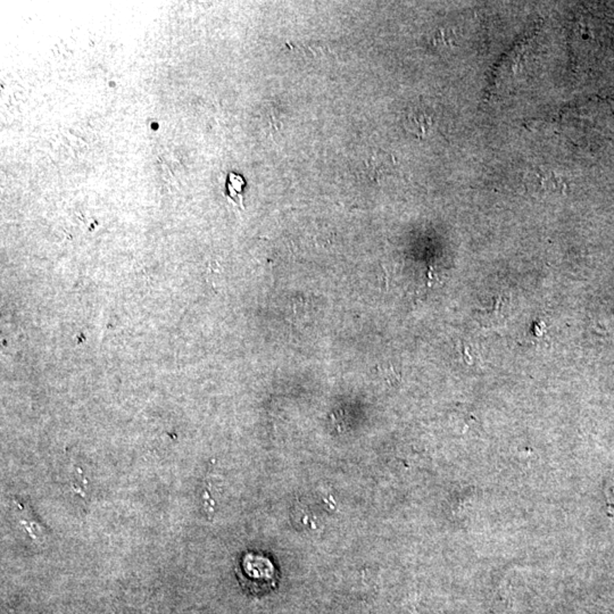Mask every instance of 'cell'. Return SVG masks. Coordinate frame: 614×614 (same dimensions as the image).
Instances as JSON below:
<instances>
[{"mask_svg":"<svg viewBox=\"0 0 614 614\" xmlns=\"http://www.w3.org/2000/svg\"><path fill=\"white\" fill-rule=\"evenodd\" d=\"M237 574L242 587L253 594L270 591L277 584V572L271 561L254 553L246 554L240 559Z\"/></svg>","mask_w":614,"mask_h":614,"instance_id":"6da1fadb","label":"cell"},{"mask_svg":"<svg viewBox=\"0 0 614 614\" xmlns=\"http://www.w3.org/2000/svg\"><path fill=\"white\" fill-rule=\"evenodd\" d=\"M405 127L407 130L414 133L418 137H426L433 127V116L427 110L419 107H413L412 110L405 114Z\"/></svg>","mask_w":614,"mask_h":614,"instance_id":"7a4b0ae2","label":"cell"},{"mask_svg":"<svg viewBox=\"0 0 614 614\" xmlns=\"http://www.w3.org/2000/svg\"><path fill=\"white\" fill-rule=\"evenodd\" d=\"M534 185L538 188V191L545 193H562L564 191V181L559 176H555L550 171H538L534 174Z\"/></svg>","mask_w":614,"mask_h":614,"instance_id":"3957f363","label":"cell"},{"mask_svg":"<svg viewBox=\"0 0 614 614\" xmlns=\"http://www.w3.org/2000/svg\"><path fill=\"white\" fill-rule=\"evenodd\" d=\"M244 186L245 181L242 179V176L238 174H230L227 181V189H228V197L232 199V202L239 205L240 207L244 208Z\"/></svg>","mask_w":614,"mask_h":614,"instance_id":"277c9868","label":"cell"}]
</instances>
